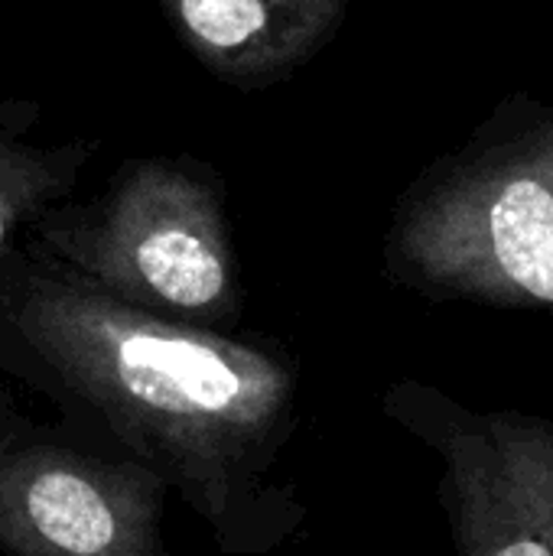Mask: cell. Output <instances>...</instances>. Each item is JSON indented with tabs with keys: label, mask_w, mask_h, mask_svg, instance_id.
Here are the masks:
<instances>
[{
	"label": "cell",
	"mask_w": 553,
	"mask_h": 556,
	"mask_svg": "<svg viewBox=\"0 0 553 556\" xmlns=\"http://www.w3.org/2000/svg\"><path fill=\"white\" fill-rule=\"evenodd\" d=\"M0 378L153 469L218 554H277L310 518L290 472L300 358L277 339L137 309L23 235L0 254Z\"/></svg>",
	"instance_id": "6da1fadb"
},
{
	"label": "cell",
	"mask_w": 553,
	"mask_h": 556,
	"mask_svg": "<svg viewBox=\"0 0 553 556\" xmlns=\"http://www.w3.org/2000/svg\"><path fill=\"white\" fill-rule=\"evenodd\" d=\"M391 283L430 300L553 309V101H518L398 199Z\"/></svg>",
	"instance_id": "7a4b0ae2"
},
{
	"label": "cell",
	"mask_w": 553,
	"mask_h": 556,
	"mask_svg": "<svg viewBox=\"0 0 553 556\" xmlns=\"http://www.w3.org/2000/svg\"><path fill=\"white\" fill-rule=\"evenodd\" d=\"M26 235L153 316L215 332H231L241 319L225 186L192 156L124 160L98 195L52 205Z\"/></svg>",
	"instance_id": "3957f363"
},
{
	"label": "cell",
	"mask_w": 553,
	"mask_h": 556,
	"mask_svg": "<svg viewBox=\"0 0 553 556\" xmlns=\"http://www.w3.org/2000/svg\"><path fill=\"white\" fill-rule=\"evenodd\" d=\"M381 410L440 463L456 556H553V417L476 410L417 378L394 381Z\"/></svg>",
	"instance_id": "277c9868"
},
{
	"label": "cell",
	"mask_w": 553,
	"mask_h": 556,
	"mask_svg": "<svg viewBox=\"0 0 553 556\" xmlns=\"http://www.w3.org/2000/svg\"><path fill=\"white\" fill-rule=\"evenodd\" d=\"M166 495L153 469L23 414L0 440V554L169 556Z\"/></svg>",
	"instance_id": "5b68a950"
},
{
	"label": "cell",
	"mask_w": 553,
	"mask_h": 556,
	"mask_svg": "<svg viewBox=\"0 0 553 556\" xmlns=\"http://www.w3.org/2000/svg\"><path fill=\"white\" fill-rule=\"evenodd\" d=\"M169 29L218 81L264 88L306 65L349 0H156Z\"/></svg>",
	"instance_id": "8992f818"
},
{
	"label": "cell",
	"mask_w": 553,
	"mask_h": 556,
	"mask_svg": "<svg viewBox=\"0 0 553 556\" xmlns=\"http://www.w3.org/2000/svg\"><path fill=\"white\" fill-rule=\"evenodd\" d=\"M42 101L0 94V254L16 244L52 205L72 199L98 137L36 140Z\"/></svg>",
	"instance_id": "52a82bcc"
},
{
	"label": "cell",
	"mask_w": 553,
	"mask_h": 556,
	"mask_svg": "<svg viewBox=\"0 0 553 556\" xmlns=\"http://www.w3.org/2000/svg\"><path fill=\"white\" fill-rule=\"evenodd\" d=\"M26 410L16 404V397H13V391L7 388V381L0 378V440L16 427V420L23 417Z\"/></svg>",
	"instance_id": "ba28073f"
}]
</instances>
